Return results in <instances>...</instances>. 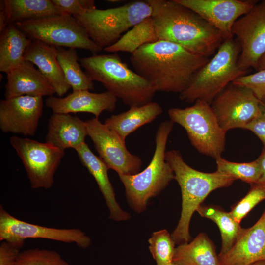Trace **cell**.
Returning <instances> with one entry per match:
<instances>
[{
  "mask_svg": "<svg viewBox=\"0 0 265 265\" xmlns=\"http://www.w3.org/2000/svg\"><path fill=\"white\" fill-rule=\"evenodd\" d=\"M130 59L135 72L148 81L156 92L180 94L210 57L159 40L142 46L131 54Z\"/></svg>",
  "mask_w": 265,
  "mask_h": 265,
  "instance_id": "cell-1",
  "label": "cell"
},
{
  "mask_svg": "<svg viewBox=\"0 0 265 265\" xmlns=\"http://www.w3.org/2000/svg\"><path fill=\"white\" fill-rule=\"evenodd\" d=\"M159 40L169 41L208 57L225 40L218 29L175 0H147Z\"/></svg>",
  "mask_w": 265,
  "mask_h": 265,
  "instance_id": "cell-2",
  "label": "cell"
},
{
  "mask_svg": "<svg viewBox=\"0 0 265 265\" xmlns=\"http://www.w3.org/2000/svg\"><path fill=\"white\" fill-rule=\"evenodd\" d=\"M165 160L173 171L182 193L180 218L171 234L175 243L179 245L190 240L191 217L208 195L215 189L230 186L235 180L217 170L206 173L193 169L185 162L177 150L166 152Z\"/></svg>",
  "mask_w": 265,
  "mask_h": 265,
  "instance_id": "cell-3",
  "label": "cell"
},
{
  "mask_svg": "<svg viewBox=\"0 0 265 265\" xmlns=\"http://www.w3.org/2000/svg\"><path fill=\"white\" fill-rule=\"evenodd\" d=\"M79 62L92 81L100 82L107 91L130 107L152 101L156 92L155 88L132 70L117 53L93 54L80 59Z\"/></svg>",
  "mask_w": 265,
  "mask_h": 265,
  "instance_id": "cell-4",
  "label": "cell"
},
{
  "mask_svg": "<svg viewBox=\"0 0 265 265\" xmlns=\"http://www.w3.org/2000/svg\"><path fill=\"white\" fill-rule=\"evenodd\" d=\"M240 53L237 39L224 40L214 56L196 74L188 88L180 94V99L186 103L203 100L211 105L230 83L248 72L238 66Z\"/></svg>",
  "mask_w": 265,
  "mask_h": 265,
  "instance_id": "cell-5",
  "label": "cell"
},
{
  "mask_svg": "<svg viewBox=\"0 0 265 265\" xmlns=\"http://www.w3.org/2000/svg\"><path fill=\"white\" fill-rule=\"evenodd\" d=\"M174 122H162L156 132V147L152 160L142 171L132 175H120L127 200L136 212H144L148 201L157 196L174 179V174L165 160L167 139Z\"/></svg>",
  "mask_w": 265,
  "mask_h": 265,
  "instance_id": "cell-6",
  "label": "cell"
},
{
  "mask_svg": "<svg viewBox=\"0 0 265 265\" xmlns=\"http://www.w3.org/2000/svg\"><path fill=\"white\" fill-rule=\"evenodd\" d=\"M152 12L146 0H138L113 8L88 10L73 17L89 38L104 49L116 42L129 28L151 16Z\"/></svg>",
  "mask_w": 265,
  "mask_h": 265,
  "instance_id": "cell-7",
  "label": "cell"
},
{
  "mask_svg": "<svg viewBox=\"0 0 265 265\" xmlns=\"http://www.w3.org/2000/svg\"><path fill=\"white\" fill-rule=\"evenodd\" d=\"M171 120L186 131L191 144L200 153L216 159L224 150L226 132L219 124L211 105L203 100L185 108L168 110Z\"/></svg>",
  "mask_w": 265,
  "mask_h": 265,
  "instance_id": "cell-8",
  "label": "cell"
},
{
  "mask_svg": "<svg viewBox=\"0 0 265 265\" xmlns=\"http://www.w3.org/2000/svg\"><path fill=\"white\" fill-rule=\"evenodd\" d=\"M15 25L30 39L56 48L81 49L93 54L102 50L89 38L84 28L73 16L56 15Z\"/></svg>",
  "mask_w": 265,
  "mask_h": 265,
  "instance_id": "cell-9",
  "label": "cell"
},
{
  "mask_svg": "<svg viewBox=\"0 0 265 265\" xmlns=\"http://www.w3.org/2000/svg\"><path fill=\"white\" fill-rule=\"evenodd\" d=\"M10 142L24 165L31 188L50 189L64 151L46 142L16 136L10 138Z\"/></svg>",
  "mask_w": 265,
  "mask_h": 265,
  "instance_id": "cell-10",
  "label": "cell"
},
{
  "mask_svg": "<svg viewBox=\"0 0 265 265\" xmlns=\"http://www.w3.org/2000/svg\"><path fill=\"white\" fill-rule=\"evenodd\" d=\"M46 239L75 243L86 249L91 244L90 238L79 228H57L27 222L17 218L0 206V241L15 243L23 247L27 239Z\"/></svg>",
  "mask_w": 265,
  "mask_h": 265,
  "instance_id": "cell-11",
  "label": "cell"
},
{
  "mask_svg": "<svg viewBox=\"0 0 265 265\" xmlns=\"http://www.w3.org/2000/svg\"><path fill=\"white\" fill-rule=\"evenodd\" d=\"M260 103L249 89L231 83L211 105L219 125L227 132L233 129H245L260 113Z\"/></svg>",
  "mask_w": 265,
  "mask_h": 265,
  "instance_id": "cell-12",
  "label": "cell"
},
{
  "mask_svg": "<svg viewBox=\"0 0 265 265\" xmlns=\"http://www.w3.org/2000/svg\"><path fill=\"white\" fill-rule=\"evenodd\" d=\"M87 134L94 143L99 157L108 169L119 176L132 175L140 172L141 159L131 154L124 141L112 130L103 124L98 118L85 121Z\"/></svg>",
  "mask_w": 265,
  "mask_h": 265,
  "instance_id": "cell-13",
  "label": "cell"
},
{
  "mask_svg": "<svg viewBox=\"0 0 265 265\" xmlns=\"http://www.w3.org/2000/svg\"><path fill=\"white\" fill-rule=\"evenodd\" d=\"M232 34L237 37L240 47L239 68L247 72L251 67L257 70L265 53V0L235 22Z\"/></svg>",
  "mask_w": 265,
  "mask_h": 265,
  "instance_id": "cell-14",
  "label": "cell"
},
{
  "mask_svg": "<svg viewBox=\"0 0 265 265\" xmlns=\"http://www.w3.org/2000/svg\"><path fill=\"white\" fill-rule=\"evenodd\" d=\"M43 108V97L24 95L0 101V129L4 133L34 135Z\"/></svg>",
  "mask_w": 265,
  "mask_h": 265,
  "instance_id": "cell-15",
  "label": "cell"
},
{
  "mask_svg": "<svg viewBox=\"0 0 265 265\" xmlns=\"http://www.w3.org/2000/svg\"><path fill=\"white\" fill-rule=\"evenodd\" d=\"M189 8L222 34L224 39L233 38L232 26L239 18L258 3L256 0H175Z\"/></svg>",
  "mask_w": 265,
  "mask_h": 265,
  "instance_id": "cell-16",
  "label": "cell"
},
{
  "mask_svg": "<svg viewBox=\"0 0 265 265\" xmlns=\"http://www.w3.org/2000/svg\"><path fill=\"white\" fill-rule=\"evenodd\" d=\"M117 100L116 97L107 91L95 93L83 90L73 91L65 97L49 96L46 100V105L53 113L87 112L99 118L104 110L113 111Z\"/></svg>",
  "mask_w": 265,
  "mask_h": 265,
  "instance_id": "cell-17",
  "label": "cell"
},
{
  "mask_svg": "<svg viewBox=\"0 0 265 265\" xmlns=\"http://www.w3.org/2000/svg\"><path fill=\"white\" fill-rule=\"evenodd\" d=\"M218 256L221 265H252L265 260V211L252 226L244 228L227 252Z\"/></svg>",
  "mask_w": 265,
  "mask_h": 265,
  "instance_id": "cell-18",
  "label": "cell"
},
{
  "mask_svg": "<svg viewBox=\"0 0 265 265\" xmlns=\"http://www.w3.org/2000/svg\"><path fill=\"white\" fill-rule=\"evenodd\" d=\"M6 75L5 99L24 95L49 97L55 93L46 78L29 61L24 60Z\"/></svg>",
  "mask_w": 265,
  "mask_h": 265,
  "instance_id": "cell-19",
  "label": "cell"
},
{
  "mask_svg": "<svg viewBox=\"0 0 265 265\" xmlns=\"http://www.w3.org/2000/svg\"><path fill=\"white\" fill-rule=\"evenodd\" d=\"M75 150L81 163L95 179L109 211V218L117 221L129 220L130 215L121 209L116 201L106 164L91 151L85 142Z\"/></svg>",
  "mask_w": 265,
  "mask_h": 265,
  "instance_id": "cell-20",
  "label": "cell"
},
{
  "mask_svg": "<svg viewBox=\"0 0 265 265\" xmlns=\"http://www.w3.org/2000/svg\"><path fill=\"white\" fill-rule=\"evenodd\" d=\"M24 60L36 65L61 97L71 88L57 59V48L32 40L26 50Z\"/></svg>",
  "mask_w": 265,
  "mask_h": 265,
  "instance_id": "cell-21",
  "label": "cell"
},
{
  "mask_svg": "<svg viewBox=\"0 0 265 265\" xmlns=\"http://www.w3.org/2000/svg\"><path fill=\"white\" fill-rule=\"evenodd\" d=\"M88 135L85 122L70 114L53 113L49 119L46 142L65 150L85 143Z\"/></svg>",
  "mask_w": 265,
  "mask_h": 265,
  "instance_id": "cell-22",
  "label": "cell"
},
{
  "mask_svg": "<svg viewBox=\"0 0 265 265\" xmlns=\"http://www.w3.org/2000/svg\"><path fill=\"white\" fill-rule=\"evenodd\" d=\"M162 112L160 106L152 101L141 106L131 107L126 111L112 115L105 120L104 124L125 141L127 136L141 126L153 121Z\"/></svg>",
  "mask_w": 265,
  "mask_h": 265,
  "instance_id": "cell-23",
  "label": "cell"
},
{
  "mask_svg": "<svg viewBox=\"0 0 265 265\" xmlns=\"http://www.w3.org/2000/svg\"><path fill=\"white\" fill-rule=\"evenodd\" d=\"M0 33V71L7 74L24 61L25 52L32 39L12 23Z\"/></svg>",
  "mask_w": 265,
  "mask_h": 265,
  "instance_id": "cell-24",
  "label": "cell"
},
{
  "mask_svg": "<svg viewBox=\"0 0 265 265\" xmlns=\"http://www.w3.org/2000/svg\"><path fill=\"white\" fill-rule=\"evenodd\" d=\"M173 262L176 265H221L213 244L203 233L189 243L178 245Z\"/></svg>",
  "mask_w": 265,
  "mask_h": 265,
  "instance_id": "cell-25",
  "label": "cell"
},
{
  "mask_svg": "<svg viewBox=\"0 0 265 265\" xmlns=\"http://www.w3.org/2000/svg\"><path fill=\"white\" fill-rule=\"evenodd\" d=\"M8 25L62 14L52 0H3Z\"/></svg>",
  "mask_w": 265,
  "mask_h": 265,
  "instance_id": "cell-26",
  "label": "cell"
},
{
  "mask_svg": "<svg viewBox=\"0 0 265 265\" xmlns=\"http://www.w3.org/2000/svg\"><path fill=\"white\" fill-rule=\"evenodd\" d=\"M159 41L151 16L135 25L114 44L103 50L110 53L135 52L142 46Z\"/></svg>",
  "mask_w": 265,
  "mask_h": 265,
  "instance_id": "cell-27",
  "label": "cell"
},
{
  "mask_svg": "<svg viewBox=\"0 0 265 265\" xmlns=\"http://www.w3.org/2000/svg\"><path fill=\"white\" fill-rule=\"evenodd\" d=\"M205 218L212 220L218 226L221 236V255L227 252L234 245L244 228L237 222L230 212L213 206L200 205L196 211Z\"/></svg>",
  "mask_w": 265,
  "mask_h": 265,
  "instance_id": "cell-28",
  "label": "cell"
},
{
  "mask_svg": "<svg viewBox=\"0 0 265 265\" xmlns=\"http://www.w3.org/2000/svg\"><path fill=\"white\" fill-rule=\"evenodd\" d=\"M57 50L58 61L73 91L94 90L93 81L81 68L76 50L63 47H57Z\"/></svg>",
  "mask_w": 265,
  "mask_h": 265,
  "instance_id": "cell-29",
  "label": "cell"
},
{
  "mask_svg": "<svg viewBox=\"0 0 265 265\" xmlns=\"http://www.w3.org/2000/svg\"><path fill=\"white\" fill-rule=\"evenodd\" d=\"M217 171L230 177L251 185L257 184L262 174V171L257 159L249 162L229 161L220 157L216 159Z\"/></svg>",
  "mask_w": 265,
  "mask_h": 265,
  "instance_id": "cell-30",
  "label": "cell"
},
{
  "mask_svg": "<svg viewBox=\"0 0 265 265\" xmlns=\"http://www.w3.org/2000/svg\"><path fill=\"white\" fill-rule=\"evenodd\" d=\"M148 242L157 265H167L173 262L175 243L168 231L163 229L153 233Z\"/></svg>",
  "mask_w": 265,
  "mask_h": 265,
  "instance_id": "cell-31",
  "label": "cell"
},
{
  "mask_svg": "<svg viewBox=\"0 0 265 265\" xmlns=\"http://www.w3.org/2000/svg\"><path fill=\"white\" fill-rule=\"evenodd\" d=\"M16 265H70L57 252L38 248L21 251Z\"/></svg>",
  "mask_w": 265,
  "mask_h": 265,
  "instance_id": "cell-32",
  "label": "cell"
},
{
  "mask_svg": "<svg viewBox=\"0 0 265 265\" xmlns=\"http://www.w3.org/2000/svg\"><path fill=\"white\" fill-rule=\"evenodd\" d=\"M265 199V186L254 184L247 194L232 208L229 212L238 223L260 202Z\"/></svg>",
  "mask_w": 265,
  "mask_h": 265,
  "instance_id": "cell-33",
  "label": "cell"
},
{
  "mask_svg": "<svg viewBox=\"0 0 265 265\" xmlns=\"http://www.w3.org/2000/svg\"><path fill=\"white\" fill-rule=\"evenodd\" d=\"M232 83L249 89L261 102H265V69L241 76Z\"/></svg>",
  "mask_w": 265,
  "mask_h": 265,
  "instance_id": "cell-34",
  "label": "cell"
},
{
  "mask_svg": "<svg viewBox=\"0 0 265 265\" xmlns=\"http://www.w3.org/2000/svg\"><path fill=\"white\" fill-rule=\"evenodd\" d=\"M62 14L74 16L96 8L93 0H52Z\"/></svg>",
  "mask_w": 265,
  "mask_h": 265,
  "instance_id": "cell-35",
  "label": "cell"
},
{
  "mask_svg": "<svg viewBox=\"0 0 265 265\" xmlns=\"http://www.w3.org/2000/svg\"><path fill=\"white\" fill-rule=\"evenodd\" d=\"M0 242V265H16L21 252L20 250L22 247L7 241Z\"/></svg>",
  "mask_w": 265,
  "mask_h": 265,
  "instance_id": "cell-36",
  "label": "cell"
},
{
  "mask_svg": "<svg viewBox=\"0 0 265 265\" xmlns=\"http://www.w3.org/2000/svg\"><path fill=\"white\" fill-rule=\"evenodd\" d=\"M245 129L253 132L262 141L265 148V102L260 103V113Z\"/></svg>",
  "mask_w": 265,
  "mask_h": 265,
  "instance_id": "cell-37",
  "label": "cell"
},
{
  "mask_svg": "<svg viewBox=\"0 0 265 265\" xmlns=\"http://www.w3.org/2000/svg\"><path fill=\"white\" fill-rule=\"evenodd\" d=\"M8 25L7 17L4 7L3 0H0V33Z\"/></svg>",
  "mask_w": 265,
  "mask_h": 265,
  "instance_id": "cell-38",
  "label": "cell"
},
{
  "mask_svg": "<svg viewBox=\"0 0 265 265\" xmlns=\"http://www.w3.org/2000/svg\"><path fill=\"white\" fill-rule=\"evenodd\" d=\"M257 159L259 161L262 171L261 177L257 184L265 186V148H264L261 154Z\"/></svg>",
  "mask_w": 265,
  "mask_h": 265,
  "instance_id": "cell-39",
  "label": "cell"
},
{
  "mask_svg": "<svg viewBox=\"0 0 265 265\" xmlns=\"http://www.w3.org/2000/svg\"><path fill=\"white\" fill-rule=\"evenodd\" d=\"M265 69V53L261 57L258 63L257 70L260 71Z\"/></svg>",
  "mask_w": 265,
  "mask_h": 265,
  "instance_id": "cell-40",
  "label": "cell"
},
{
  "mask_svg": "<svg viewBox=\"0 0 265 265\" xmlns=\"http://www.w3.org/2000/svg\"><path fill=\"white\" fill-rule=\"evenodd\" d=\"M252 265H265V260L256 262Z\"/></svg>",
  "mask_w": 265,
  "mask_h": 265,
  "instance_id": "cell-41",
  "label": "cell"
},
{
  "mask_svg": "<svg viewBox=\"0 0 265 265\" xmlns=\"http://www.w3.org/2000/svg\"><path fill=\"white\" fill-rule=\"evenodd\" d=\"M167 265H176L173 262Z\"/></svg>",
  "mask_w": 265,
  "mask_h": 265,
  "instance_id": "cell-42",
  "label": "cell"
}]
</instances>
